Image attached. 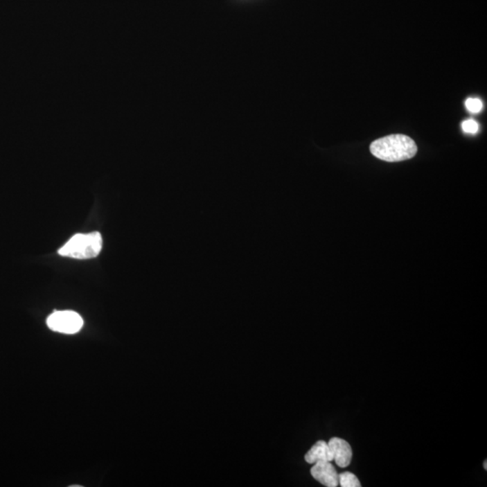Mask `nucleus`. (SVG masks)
<instances>
[{
  "label": "nucleus",
  "instance_id": "1",
  "mask_svg": "<svg viewBox=\"0 0 487 487\" xmlns=\"http://www.w3.org/2000/svg\"><path fill=\"white\" fill-rule=\"evenodd\" d=\"M416 143L405 134H391L375 140L370 145L373 157L385 162H401L411 159L417 153Z\"/></svg>",
  "mask_w": 487,
  "mask_h": 487
},
{
  "label": "nucleus",
  "instance_id": "4",
  "mask_svg": "<svg viewBox=\"0 0 487 487\" xmlns=\"http://www.w3.org/2000/svg\"><path fill=\"white\" fill-rule=\"evenodd\" d=\"M310 474L315 479L328 487L339 485V474L330 461H318L310 469Z\"/></svg>",
  "mask_w": 487,
  "mask_h": 487
},
{
  "label": "nucleus",
  "instance_id": "7",
  "mask_svg": "<svg viewBox=\"0 0 487 487\" xmlns=\"http://www.w3.org/2000/svg\"><path fill=\"white\" fill-rule=\"evenodd\" d=\"M339 482L342 487H360L361 484L358 478L351 472H344L339 475Z\"/></svg>",
  "mask_w": 487,
  "mask_h": 487
},
{
  "label": "nucleus",
  "instance_id": "9",
  "mask_svg": "<svg viewBox=\"0 0 487 487\" xmlns=\"http://www.w3.org/2000/svg\"><path fill=\"white\" fill-rule=\"evenodd\" d=\"M462 130L467 134H477L479 130V125L474 119H467L462 123Z\"/></svg>",
  "mask_w": 487,
  "mask_h": 487
},
{
  "label": "nucleus",
  "instance_id": "3",
  "mask_svg": "<svg viewBox=\"0 0 487 487\" xmlns=\"http://www.w3.org/2000/svg\"><path fill=\"white\" fill-rule=\"evenodd\" d=\"M47 325L56 333L74 334L79 333L83 326V319L78 313L71 310L55 312L48 317Z\"/></svg>",
  "mask_w": 487,
  "mask_h": 487
},
{
  "label": "nucleus",
  "instance_id": "10",
  "mask_svg": "<svg viewBox=\"0 0 487 487\" xmlns=\"http://www.w3.org/2000/svg\"><path fill=\"white\" fill-rule=\"evenodd\" d=\"M484 468H485L486 470L487 469V461L486 460L485 463H484Z\"/></svg>",
  "mask_w": 487,
  "mask_h": 487
},
{
  "label": "nucleus",
  "instance_id": "2",
  "mask_svg": "<svg viewBox=\"0 0 487 487\" xmlns=\"http://www.w3.org/2000/svg\"><path fill=\"white\" fill-rule=\"evenodd\" d=\"M103 249V238L100 232L89 234H77L60 249L58 254L62 256L76 259L96 258Z\"/></svg>",
  "mask_w": 487,
  "mask_h": 487
},
{
  "label": "nucleus",
  "instance_id": "8",
  "mask_svg": "<svg viewBox=\"0 0 487 487\" xmlns=\"http://www.w3.org/2000/svg\"><path fill=\"white\" fill-rule=\"evenodd\" d=\"M466 107H467L468 112L471 113H478L483 109V103L479 98H469L467 101H466Z\"/></svg>",
  "mask_w": 487,
  "mask_h": 487
},
{
  "label": "nucleus",
  "instance_id": "6",
  "mask_svg": "<svg viewBox=\"0 0 487 487\" xmlns=\"http://www.w3.org/2000/svg\"><path fill=\"white\" fill-rule=\"evenodd\" d=\"M306 460L309 464H315L318 461H333L327 442L324 441L317 442L315 446L308 451Z\"/></svg>",
  "mask_w": 487,
  "mask_h": 487
},
{
  "label": "nucleus",
  "instance_id": "5",
  "mask_svg": "<svg viewBox=\"0 0 487 487\" xmlns=\"http://www.w3.org/2000/svg\"><path fill=\"white\" fill-rule=\"evenodd\" d=\"M331 456L339 468H346L351 465L353 451L351 444L339 438H333L328 441Z\"/></svg>",
  "mask_w": 487,
  "mask_h": 487
}]
</instances>
